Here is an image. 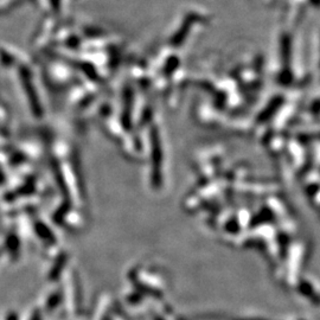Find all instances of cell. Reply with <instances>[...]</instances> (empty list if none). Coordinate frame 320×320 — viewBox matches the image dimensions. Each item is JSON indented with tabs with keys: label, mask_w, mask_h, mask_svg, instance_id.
<instances>
[{
	"label": "cell",
	"mask_w": 320,
	"mask_h": 320,
	"mask_svg": "<svg viewBox=\"0 0 320 320\" xmlns=\"http://www.w3.org/2000/svg\"><path fill=\"white\" fill-rule=\"evenodd\" d=\"M7 248H9L11 255H12L13 258H17L18 253H19V243H18L17 239H16V236L10 237L9 241H7Z\"/></svg>",
	"instance_id": "obj_2"
},
{
	"label": "cell",
	"mask_w": 320,
	"mask_h": 320,
	"mask_svg": "<svg viewBox=\"0 0 320 320\" xmlns=\"http://www.w3.org/2000/svg\"><path fill=\"white\" fill-rule=\"evenodd\" d=\"M0 255H1V250H0Z\"/></svg>",
	"instance_id": "obj_7"
},
{
	"label": "cell",
	"mask_w": 320,
	"mask_h": 320,
	"mask_svg": "<svg viewBox=\"0 0 320 320\" xmlns=\"http://www.w3.org/2000/svg\"><path fill=\"white\" fill-rule=\"evenodd\" d=\"M31 320H40V312H36L35 316L32 317V319H31Z\"/></svg>",
	"instance_id": "obj_6"
},
{
	"label": "cell",
	"mask_w": 320,
	"mask_h": 320,
	"mask_svg": "<svg viewBox=\"0 0 320 320\" xmlns=\"http://www.w3.org/2000/svg\"><path fill=\"white\" fill-rule=\"evenodd\" d=\"M37 231H38V234H40V235L42 236L44 240H48V241L54 242V236L51 235L50 231H49L48 229H45V227H43V225H40V227H37Z\"/></svg>",
	"instance_id": "obj_3"
},
{
	"label": "cell",
	"mask_w": 320,
	"mask_h": 320,
	"mask_svg": "<svg viewBox=\"0 0 320 320\" xmlns=\"http://www.w3.org/2000/svg\"><path fill=\"white\" fill-rule=\"evenodd\" d=\"M60 294H55V295H52V297L50 298V300H49L48 307H49V308H55V307H56V306L60 303Z\"/></svg>",
	"instance_id": "obj_4"
},
{
	"label": "cell",
	"mask_w": 320,
	"mask_h": 320,
	"mask_svg": "<svg viewBox=\"0 0 320 320\" xmlns=\"http://www.w3.org/2000/svg\"><path fill=\"white\" fill-rule=\"evenodd\" d=\"M65 262H67V256H65V255H62V256H60V258L59 259V260H57V262H56V266H55L54 268H52V270H51V274H50L51 279H56V278H57V275L60 274V270H62V269H63V267L65 266Z\"/></svg>",
	"instance_id": "obj_1"
},
{
	"label": "cell",
	"mask_w": 320,
	"mask_h": 320,
	"mask_svg": "<svg viewBox=\"0 0 320 320\" xmlns=\"http://www.w3.org/2000/svg\"><path fill=\"white\" fill-rule=\"evenodd\" d=\"M7 320H18V317H17V314H15V313H11L10 316H9V318H7Z\"/></svg>",
	"instance_id": "obj_5"
}]
</instances>
